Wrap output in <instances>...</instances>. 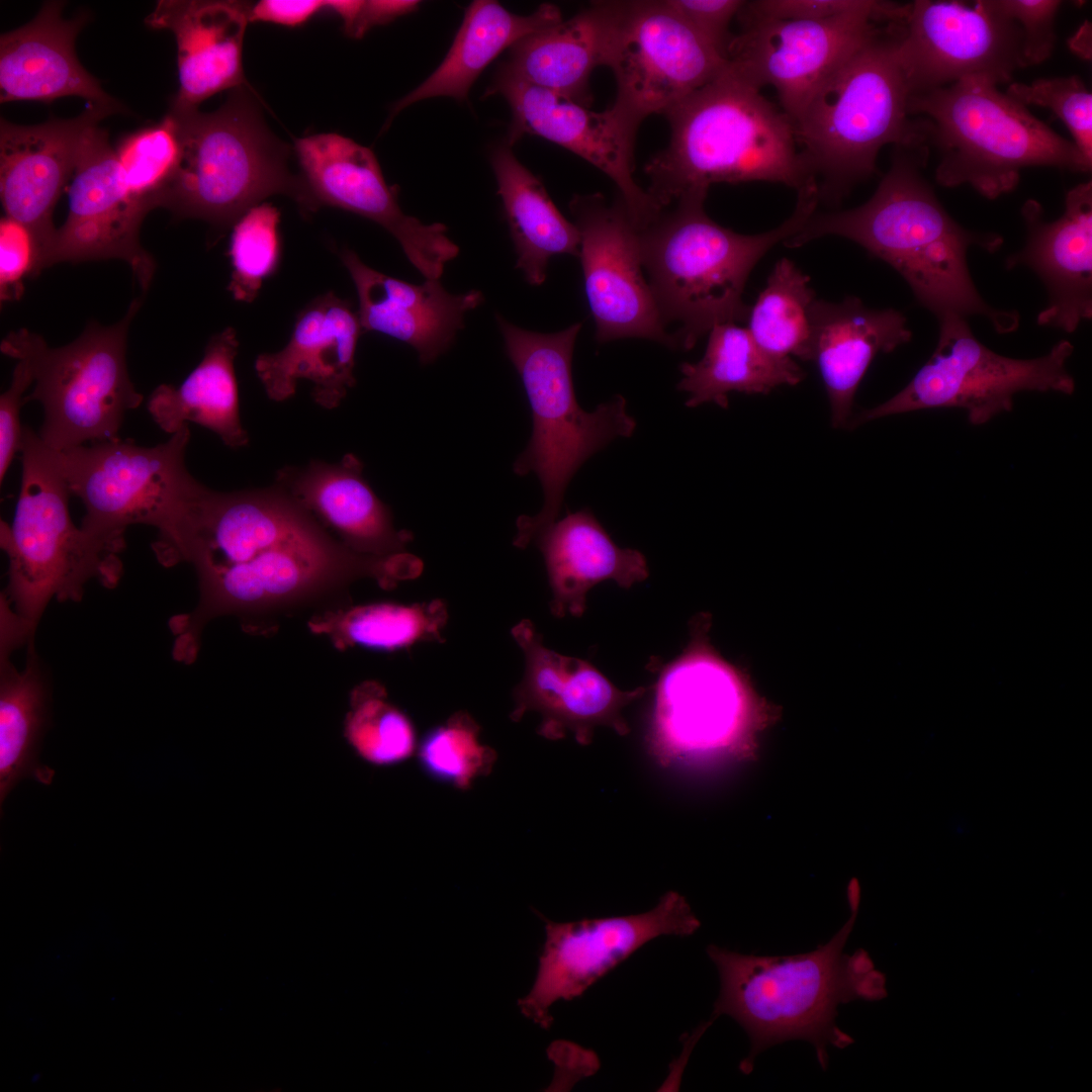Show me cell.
Returning a JSON list of instances; mask_svg holds the SVG:
<instances>
[{"label": "cell", "instance_id": "cell-1", "mask_svg": "<svg viewBox=\"0 0 1092 1092\" xmlns=\"http://www.w3.org/2000/svg\"><path fill=\"white\" fill-rule=\"evenodd\" d=\"M152 548L162 565L188 562L198 577L196 608L169 621L173 657L186 664L218 616H236L246 632L263 634L276 617L343 597L358 579L390 589L424 569L407 552L352 551L276 483L222 492L195 479Z\"/></svg>", "mask_w": 1092, "mask_h": 1092}, {"label": "cell", "instance_id": "cell-2", "mask_svg": "<svg viewBox=\"0 0 1092 1092\" xmlns=\"http://www.w3.org/2000/svg\"><path fill=\"white\" fill-rule=\"evenodd\" d=\"M927 152L925 146L896 147L888 172L868 201L851 209L814 212L796 242L803 246L825 236L848 239L899 272L938 320L980 314L997 332H1013L1019 314L985 302L967 264L970 247L993 253L1003 238L968 231L949 216L921 173Z\"/></svg>", "mask_w": 1092, "mask_h": 1092}, {"label": "cell", "instance_id": "cell-3", "mask_svg": "<svg viewBox=\"0 0 1092 1092\" xmlns=\"http://www.w3.org/2000/svg\"><path fill=\"white\" fill-rule=\"evenodd\" d=\"M859 886L848 887L850 916L831 939L815 949L791 956L743 954L710 944L706 951L717 968L720 991L713 1016L733 1018L747 1033L750 1051L740 1062L749 1074L755 1058L772 1045L806 1040L826 1069L829 1045L844 1049L853 1042L836 1023L840 1004L887 997L886 975L870 953L844 947L859 906Z\"/></svg>", "mask_w": 1092, "mask_h": 1092}, {"label": "cell", "instance_id": "cell-4", "mask_svg": "<svg viewBox=\"0 0 1092 1092\" xmlns=\"http://www.w3.org/2000/svg\"><path fill=\"white\" fill-rule=\"evenodd\" d=\"M665 116L668 145L644 167L647 192L661 209L716 183L764 181L798 191L815 181L791 118L729 64Z\"/></svg>", "mask_w": 1092, "mask_h": 1092}, {"label": "cell", "instance_id": "cell-5", "mask_svg": "<svg viewBox=\"0 0 1092 1092\" xmlns=\"http://www.w3.org/2000/svg\"><path fill=\"white\" fill-rule=\"evenodd\" d=\"M697 193L675 202L640 230L643 269L665 327L677 325L675 347L692 349L717 324L747 318L742 299L747 278L776 244L794 236L816 211L818 187L798 190L791 216L778 228L742 235L712 220Z\"/></svg>", "mask_w": 1092, "mask_h": 1092}, {"label": "cell", "instance_id": "cell-6", "mask_svg": "<svg viewBox=\"0 0 1092 1092\" xmlns=\"http://www.w3.org/2000/svg\"><path fill=\"white\" fill-rule=\"evenodd\" d=\"M900 22L883 25L813 94L793 121L819 201L835 203L877 171L887 145H927L910 118L909 89L897 54Z\"/></svg>", "mask_w": 1092, "mask_h": 1092}, {"label": "cell", "instance_id": "cell-7", "mask_svg": "<svg viewBox=\"0 0 1092 1092\" xmlns=\"http://www.w3.org/2000/svg\"><path fill=\"white\" fill-rule=\"evenodd\" d=\"M507 354L519 373L529 399L533 429L513 470L534 473L543 490V505L534 516L517 519L513 544L530 545L534 535L556 521L565 490L576 471L617 438H629L636 421L621 394L587 412L577 402L571 373L572 356L581 324L551 334L519 328L496 316Z\"/></svg>", "mask_w": 1092, "mask_h": 1092}, {"label": "cell", "instance_id": "cell-8", "mask_svg": "<svg viewBox=\"0 0 1092 1092\" xmlns=\"http://www.w3.org/2000/svg\"><path fill=\"white\" fill-rule=\"evenodd\" d=\"M170 111L179 121L182 156L160 207L223 229L273 194L288 195L305 212L316 209L302 178L288 169L289 149L269 130L247 85L231 90L213 111Z\"/></svg>", "mask_w": 1092, "mask_h": 1092}, {"label": "cell", "instance_id": "cell-9", "mask_svg": "<svg viewBox=\"0 0 1092 1092\" xmlns=\"http://www.w3.org/2000/svg\"><path fill=\"white\" fill-rule=\"evenodd\" d=\"M995 82L969 78L913 94L910 115H920L939 153L937 183L968 184L988 199L1009 193L1028 167L1091 171L1072 141L1054 131Z\"/></svg>", "mask_w": 1092, "mask_h": 1092}, {"label": "cell", "instance_id": "cell-10", "mask_svg": "<svg viewBox=\"0 0 1092 1092\" xmlns=\"http://www.w3.org/2000/svg\"><path fill=\"white\" fill-rule=\"evenodd\" d=\"M21 482L13 521L1 520L0 544L9 558L8 584L1 602L33 637L48 603L79 601L85 583L117 584L118 554L77 528L69 511L68 486L53 449L23 426Z\"/></svg>", "mask_w": 1092, "mask_h": 1092}, {"label": "cell", "instance_id": "cell-11", "mask_svg": "<svg viewBox=\"0 0 1092 1092\" xmlns=\"http://www.w3.org/2000/svg\"><path fill=\"white\" fill-rule=\"evenodd\" d=\"M710 628V614L695 616L688 645L657 678L648 743L661 765L753 758L779 719L748 673L714 648Z\"/></svg>", "mask_w": 1092, "mask_h": 1092}, {"label": "cell", "instance_id": "cell-12", "mask_svg": "<svg viewBox=\"0 0 1092 1092\" xmlns=\"http://www.w3.org/2000/svg\"><path fill=\"white\" fill-rule=\"evenodd\" d=\"M141 304L134 299L111 326L91 323L62 347H50L26 329L2 340L4 355L25 359L32 367L35 385L24 403H41L44 417L38 435L53 450L119 438L126 412L143 401L126 365L128 328Z\"/></svg>", "mask_w": 1092, "mask_h": 1092}, {"label": "cell", "instance_id": "cell-13", "mask_svg": "<svg viewBox=\"0 0 1092 1092\" xmlns=\"http://www.w3.org/2000/svg\"><path fill=\"white\" fill-rule=\"evenodd\" d=\"M939 323L938 342L928 361L898 393L854 416L850 428L940 407L965 410L970 424L980 426L1010 412L1020 391L1074 392L1075 380L1066 367L1074 350L1071 342L1062 340L1037 358L1014 359L983 345L965 317L947 315Z\"/></svg>", "mask_w": 1092, "mask_h": 1092}, {"label": "cell", "instance_id": "cell-14", "mask_svg": "<svg viewBox=\"0 0 1092 1092\" xmlns=\"http://www.w3.org/2000/svg\"><path fill=\"white\" fill-rule=\"evenodd\" d=\"M189 440L186 424L153 447L116 438L53 450L71 495L85 506L80 527L117 554L129 526L164 531L194 479L185 465Z\"/></svg>", "mask_w": 1092, "mask_h": 1092}, {"label": "cell", "instance_id": "cell-15", "mask_svg": "<svg viewBox=\"0 0 1092 1092\" xmlns=\"http://www.w3.org/2000/svg\"><path fill=\"white\" fill-rule=\"evenodd\" d=\"M907 4L822 20L758 19L737 16L742 30L733 36L729 66L762 89L777 91L792 121L818 88L883 25L901 21Z\"/></svg>", "mask_w": 1092, "mask_h": 1092}, {"label": "cell", "instance_id": "cell-16", "mask_svg": "<svg viewBox=\"0 0 1092 1092\" xmlns=\"http://www.w3.org/2000/svg\"><path fill=\"white\" fill-rule=\"evenodd\" d=\"M545 920L546 939L535 982L518 1000L521 1013L544 1029L553 1023L551 1006L573 1000L642 945L661 935L689 936L700 921L686 898L669 891L651 910L634 915Z\"/></svg>", "mask_w": 1092, "mask_h": 1092}, {"label": "cell", "instance_id": "cell-17", "mask_svg": "<svg viewBox=\"0 0 1092 1092\" xmlns=\"http://www.w3.org/2000/svg\"><path fill=\"white\" fill-rule=\"evenodd\" d=\"M1017 23L973 2L916 0L899 25L897 54L910 96L969 78L996 84L1021 65Z\"/></svg>", "mask_w": 1092, "mask_h": 1092}, {"label": "cell", "instance_id": "cell-18", "mask_svg": "<svg viewBox=\"0 0 1092 1092\" xmlns=\"http://www.w3.org/2000/svg\"><path fill=\"white\" fill-rule=\"evenodd\" d=\"M728 61L660 1H625L608 67L614 106L641 124L718 77Z\"/></svg>", "mask_w": 1092, "mask_h": 1092}, {"label": "cell", "instance_id": "cell-19", "mask_svg": "<svg viewBox=\"0 0 1092 1092\" xmlns=\"http://www.w3.org/2000/svg\"><path fill=\"white\" fill-rule=\"evenodd\" d=\"M569 209L580 236L578 257L597 341L642 338L676 348L643 274L640 229L623 200L575 195Z\"/></svg>", "mask_w": 1092, "mask_h": 1092}, {"label": "cell", "instance_id": "cell-20", "mask_svg": "<svg viewBox=\"0 0 1092 1092\" xmlns=\"http://www.w3.org/2000/svg\"><path fill=\"white\" fill-rule=\"evenodd\" d=\"M304 185L315 205L341 208L375 221L399 243L408 261L426 279H439L459 247L445 224H426L404 214L397 189L388 186L373 152L335 132L295 141Z\"/></svg>", "mask_w": 1092, "mask_h": 1092}, {"label": "cell", "instance_id": "cell-21", "mask_svg": "<svg viewBox=\"0 0 1092 1092\" xmlns=\"http://www.w3.org/2000/svg\"><path fill=\"white\" fill-rule=\"evenodd\" d=\"M499 94L509 103L512 121L508 145L525 134L538 135L579 156L604 174L620 191V198L639 229L651 223L663 209L637 185L634 144L639 123L614 105L603 111L527 83L497 68L485 96Z\"/></svg>", "mask_w": 1092, "mask_h": 1092}, {"label": "cell", "instance_id": "cell-22", "mask_svg": "<svg viewBox=\"0 0 1092 1092\" xmlns=\"http://www.w3.org/2000/svg\"><path fill=\"white\" fill-rule=\"evenodd\" d=\"M68 194V216L58 229L47 267L120 259L129 265L141 288L148 290L155 263L140 242L147 213L128 195L114 148L99 124L86 132Z\"/></svg>", "mask_w": 1092, "mask_h": 1092}, {"label": "cell", "instance_id": "cell-23", "mask_svg": "<svg viewBox=\"0 0 1092 1092\" xmlns=\"http://www.w3.org/2000/svg\"><path fill=\"white\" fill-rule=\"evenodd\" d=\"M511 634L525 659L523 677L513 692L514 722L536 712L541 716L539 735L549 740L572 735L584 746L592 743L599 726L621 736L630 732L623 711L648 689L622 691L588 661L546 647L528 619L517 623Z\"/></svg>", "mask_w": 1092, "mask_h": 1092}, {"label": "cell", "instance_id": "cell-24", "mask_svg": "<svg viewBox=\"0 0 1092 1092\" xmlns=\"http://www.w3.org/2000/svg\"><path fill=\"white\" fill-rule=\"evenodd\" d=\"M88 104L73 118H54L33 125L0 120V195L5 215L24 224L37 250L38 273L47 267L58 229L53 212L74 175L88 129L111 115Z\"/></svg>", "mask_w": 1092, "mask_h": 1092}, {"label": "cell", "instance_id": "cell-25", "mask_svg": "<svg viewBox=\"0 0 1092 1092\" xmlns=\"http://www.w3.org/2000/svg\"><path fill=\"white\" fill-rule=\"evenodd\" d=\"M1026 238L1023 248L1006 259V267H1029L1042 280L1048 305L1037 324L1073 333L1092 317V183L1068 191L1065 211L1054 221L1043 218L1033 199L1021 208Z\"/></svg>", "mask_w": 1092, "mask_h": 1092}, {"label": "cell", "instance_id": "cell-26", "mask_svg": "<svg viewBox=\"0 0 1092 1092\" xmlns=\"http://www.w3.org/2000/svg\"><path fill=\"white\" fill-rule=\"evenodd\" d=\"M358 312L333 292L307 303L296 315L286 346L260 354L255 371L267 396L284 401L299 380L312 384V397L324 408L340 405L355 385V355L362 332Z\"/></svg>", "mask_w": 1092, "mask_h": 1092}, {"label": "cell", "instance_id": "cell-27", "mask_svg": "<svg viewBox=\"0 0 1092 1092\" xmlns=\"http://www.w3.org/2000/svg\"><path fill=\"white\" fill-rule=\"evenodd\" d=\"M65 1H47L26 24L1 34L0 101L50 103L76 96L114 114L124 107L80 64L75 40L88 20L66 18Z\"/></svg>", "mask_w": 1092, "mask_h": 1092}, {"label": "cell", "instance_id": "cell-28", "mask_svg": "<svg viewBox=\"0 0 1092 1092\" xmlns=\"http://www.w3.org/2000/svg\"><path fill=\"white\" fill-rule=\"evenodd\" d=\"M250 5L161 0L146 17L150 28L167 29L175 36L179 88L170 109L198 108L216 93L246 85L242 55Z\"/></svg>", "mask_w": 1092, "mask_h": 1092}, {"label": "cell", "instance_id": "cell-29", "mask_svg": "<svg viewBox=\"0 0 1092 1092\" xmlns=\"http://www.w3.org/2000/svg\"><path fill=\"white\" fill-rule=\"evenodd\" d=\"M340 257L356 287L362 329L406 343L422 364L446 352L463 328L465 313L483 301L481 291L451 294L439 279L413 284L388 276L367 266L350 249H343Z\"/></svg>", "mask_w": 1092, "mask_h": 1092}, {"label": "cell", "instance_id": "cell-30", "mask_svg": "<svg viewBox=\"0 0 1092 1092\" xmlns=\"http://www.w3.org/2000/svg\"><path fill=\"white\" fill-rule=\"evenodd\" d=\"M353 453L335 463L311 460L280 468L275 482L352 551L377 557L406 552L411 531L394 526L391 511L363 475Z\"/></svg>", "mask_w": 1092, "mask_h": 1092}, {"label": "cell", "instance_id": "cell-31", "mask_svg": "<svg viewBox=\"0 0 1092 1092\" xmlns=\"http://www.w3.org/2000/svg\"><path fill=\"white\" fill-rule=\"evenodd\" d=\"M811 318L812 361L828 395L831 425L850 428L854 395L872 361L909 342L912 333L900 311L871 308L854 296L816 299Z\"/></svg>", "mask_w": 1092, "mask_h": 1092}, {"label": "cell", "instance_id": "cell-32", "mask_svg": "<svg viewBox=\"0 0 1092 1092\" xmlns=\"http://www.w3.org/2000/svg\"><path fill=\"white\" fill-rule=\"evenodd\" d=\"M624 6L625 1L593 2L516 42L498 68L590 107L589 79L595 69L609 65Z\"/></svg>", "mask_w": 1092, "mask_h": 1092}, {"label": "cell", "instance_id": "cell-33", "mask_svg": "<svg viewBox=\"0 0 1092 1092\" xmlns=\"http://www.w3.org/2000/svg\"><path fill=\"white\" fill-rule=\"evenodd\" d=\"M531 543L544 558L552 593L550 611L556 618L582 616L586 594L604 580L630 588L649 575L645 556L619 547L589 510L554 521Z\"/></svg>", "mask_w": 1092, "mask_h": 1092}, {"label": "cell", "instance_id": "cell-34", "mask_svg": "<svg viewBox=\"0 0 1092 1092\" xmlns=\"http://www.w3.org/2000/svg\"><path fill=\"white\" fill-rule=\"evenodd\" d=\"M236 331L226 328L208 341L204 356L179 386L161 384L151 393L147 407L154 422L174 434L188 422L215 433L226 446L249 444L240 414L235 358Z\"/></svg>", "mask_w": 1092, "mask_h": 1092}, {"label": "cell", "instance_id": "cell-35", "mask_svg": "<svg viewBox=\"0 0 1092 1092\" xmlns=\"http://www.w3.org/2000/svg\"><path fill=\"white\" fill-rule=\"evenodd\" d=\"M561 19L559 8L553 4L544 3L529 15H518L496 1H473L443 62L393 105L390 118L405 107L432 97L465 100L479 74L503 51Z\"/></svg>", "mask_w": 1092, "mask_h": 1092}, {"label": "cell", "instance_id": "cell-36", "mask_svg": "<svg viewBox=\"0 0 1092 1092\" xmlns=\"http://www.w3.org/2000/svg\"><path fill=\"white\" fill-rule=\"evenodd\" d=\"M490 161L517 253V268L530 284L541 285L551 258L563 254L578 257V229L563 216L542 181L516 158L509 145L495 148Z\"/></svg>", "mask_w": 1092, "mask_h": 1092}, {"label": "cell", "instance_id": "cell-37", "mask_svg": "<svg viewBox=\"0 0 1092 1092\" xmlns=\"http://www.w3.org/2000/svg\"><path fill=\"white\" fill-rule=\"evenodd\" d=\"M677 389L688 394L686 405L729 404L733 391L766 394L782 385H796L804 372L793 358L770 355L757 345L747 328L721 323L709 331L704 356L680 365Z\"/></svg>", "mask_w": 1092, "mask_h": 1092}, {"label": "cell", "instance_id": "cell-38", "mask_svg": "<svg viewBox=\"0 0 1092 1092\" xmlns=\"http://www.w3.org/2000/svg\"><path fill=\"white\" fill-rule=\"evenodd\" d=\"M30 644L23 671L9 661L11 651L1 649L0 676V803L16 785L34 780L51 785L55 770L42 765L39 741L47 723V690Z\"/></svg>", "mask_w": 1092, "mask_h": 1092}, {"label": "cell", "instance_id": "cell-39", "mask_svg": "<svg viewBox=\"0 0 1092 1092\" xmlns=\"http://www.w3.org/2000/svg\"><path fill=\"white\" fill-rule=\"evenodd\" d=\"M448 615L442 600L411 605L379 602L325 609L311 616L307 626L313 634L327 636L339 650L360 647L391 652L422 642H443Z\"/></svg>", "mask_w": 1092, "mask_h": 1092}, {"label": "cell", "instance_id": "cell-40", "mask_svg": "<svg viewBox=\"0 0 1092 1092\" xmlns=\"http://www.w3.org/2000/svg\"><path fill=\"white\" fill-rule=\"evenodd\" d=\"M809 277L791 260L781 259L749 308L747 330L765 352L812 361V306Z\"/></svg>", "mask_w": 1092, "mask_h": 1092}, {"label": "cell", "instance_id": "cell-41", "mask_svg": "<svg viewBox=\"0 0 1092 1092\" xmlns=\"http://www.w3.org/2000/svg\"><path fill=\"white\" fill-rule=\"evenodd\" d=\"M344 736L361 759L375 766L401 763L418 747L413 721L388 700L386 689L376 680H365L352 690Z\"/></svg>", "mask_w": 1092, "mask_h": 1092}, {"label": "cell", "instance_id": "cell-42", "mask_svg": "<svg viewBox=\"0 0 1092 1092\" xmlns=\"http://www.w3.org/2000/svg\"><path fill=\"white\" fill-rule=\"evenodd\" d=\"M122 183L146 213L160 207L182 156L177 116L169 112L157 123L123 135L114 148Z\"/></svg>", "mask_w": 1092, "mask_h": 1092}, {"label": "cell", "instance_id": "cell-43", "mask_svg": "<svg viewBox=\"0 0 1092 1092\" xmlns=\"http://www.w3.org/2000/svg\"><path fill=\"white\" fill-rule=\"evenodd\" d=\"M480 727L465 712H457L422 737L417 747L421 769L442 784L465 790L488 775L495 751L480 741Z\"/></svg>", "mask_w": 1092, "mask_h": 1092}, {"label": "cell", "instance_id": "cell-44", "mask_svg": "<svg viewBox=\"0 0 1092 1092\" xmlns=\"http://www.w3.org/2000/svg\"><path fill=\"white\" fill-rule=\"evenodd\" d=\"M280 212L271 203L250 208L233 225L230 242L232 276L229 290L237 300L251 302L263 281L279 264Z\"/></svg>", "mask_w": 1092, "mask_h": 1092}, {"label": "cell", "instance_id": "cell-45", "mask_svg": "<svg viewBox=\"0 0 1092 1092\" xmlns=\"http://www.w3.org/2000/svg\"><path fill=\"white\" fill-rule=\"evenodd\" d=\"M1008 96L1024 106L1051 109L1068 127L1073 144L1092 167V94L1078 76L1040 78L1012 83Z\"/></svg>", "mask_w": 1092, "mask_h": 1092}, {"label": "cell", "instance_id": "cell-46", "mask_svg": "<svg viewBox=\"0 0 1092 1092\" xmlns=\"http://www.w3.org/2000/svg\"><path fill=\"white\" fill-rule=\"evenodd\" d=\"M1020 28L1022 68L1044 62L1053 53L1055 22L1063 2L1058 0H987Z\"/></svg>", "mask_w": 1092, "mask_h": 1092}, {"label": "cell", "instance_id": "cell-47", "mask_svg": "<svg viewBox=\"0 0 1092 1092\" xmlns=\"http://www.w3.org/2000/svg\"><path fill=\"white\" fill-rule=\"evenodd\" d=\"M37 250L31 232L5 215L0 221V296L2 301L20 298L23 280L37 271Z\"/></svg>", "mask_w": 1092, "mask_h": 1092}, {"label": "cell", "instance_id": "cell-48", "mask_svg": "<svg viewBox=\"0 0 1092 1092\" xmlns=\"http://www.w3.org/2000/svg\"><path fill=\"white\" fill-rule=\"evenodd\" d=\"M663 2L728 61V52L734 36L730 32V24L738 16L746 1L663 0Z\"/></svg>", "mask_w": 1092, "mask_h": 1092}, {"label": "cell", "instance_id": "cell-49", "mask_svg": "<svg viewBox=\"0 0 1092 1092\" xmlns=\"http://www.w3.org/2000/svg\"><path fill=\"white\" fill-rule=\"evenodd\" d=\"M890 2L875 0H756L746 1L738 16L758 19L822 20L851 13L877 11Z\"/></svg>", "mask_w": 1092, "mask_h": 1092}, {"label": "cell", "instance_id": "cell-50", "mask_svg": "<svg viewBox=\"0 0 1092 1092\" xmlns=\"http://www.w3.org/2000/svg\"><path fill=\"white\" fill-rule=\"evenodd\" d=\"M32 382H34V374L30 363L25 359H18L11 383L0 396L1 483L15 454L20 449L23 429L20 423V410L24 404V393Z\"/></svg>", "mask_w": 1092, "mask_h": 1092}, {"label": "cell", "instance_id": "cell-51", "mask_svg": "<svg viewBox=\"0 0 1092 1092\" xmlns=\"http://www.w3.org/2000/svg\"><path fill=\"white\" fill-rule=\"evenodd\" d=\"M321 0H262L250 5L249 20L298 26L325 10Z\"/></svg>", "mask_w": 1092, "mask_h": 1092}, {"label": "cell", "instance_id": "cell-52", "mask_svg": "<svg viewBox=\"0 0 1092 1092\" xmlns=\"http://www.w3.org/2000/svg\"><path fill=\"white\" fill-rule=\"evenodd\" d=\"M419 1L414 0L361 1L353 23L345 31L352 37H362L371 27L385 24L401 15L411 13L419 7Z\"/></svg>", "mask_w": 1092, "mask_h": 1092}]
</instances>
